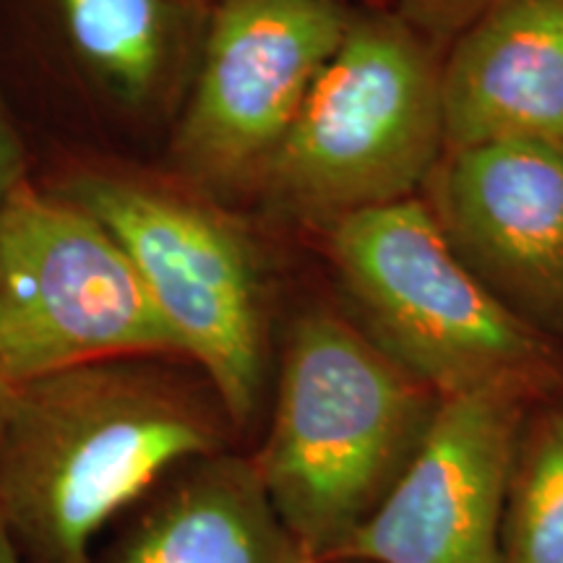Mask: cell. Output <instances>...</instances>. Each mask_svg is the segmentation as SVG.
I'll list each match as a JSON object with an SVG mask.
<instances>
[{
  "label": "cell",
  "mask_w": 563,
  "mask_h": 563,
  "mask_svg": "<svg viewBox=\"0 0 563 563\" xmlns=\"http://www.w3.org/2000/svg\"><path fill=\"white\" fill-rule=\"evenodd\" d=\"M173 363L118 357L11 386L0 519L24 563H89L112 519L186 464L228 452L217 394Z\"/></svg>",
  "instance_id": "obj_1"
},
{
  "label": "cell",
  "mask_w": 563,
  "mask_h": 563,
  "mask_svg": "<svg viewBox=\"0 0 563 563\" xmlns=\"http://www.w3.org/2000/svg\"><path fill=\"white\" fill-rule=\"evenodd\" d=\"M441 397L334 308H308L282 344L269 428L249 460L274 511L319 563L389 496Z\"/></svg>",
  "instance_id": "obj_2"
},
{
  "label": "cell",
  "mask_w": 563,
  "mask_h": 563,
  "mask_svg": "<svg viewBox=\"0 0 563 563\" xmlns=\"http://www.w3.org/2000/svg\"><path fill=\"white\" fill-rule=\"evenodd\" d=\"M443 53L389 5H355L256 194L327 232L344 217L420 196L446 152Z\"/></svg>",
  "instance_id": "obj_3"
},
{
  "label": "cell",
  "mask_w": 563,
  "mask_h": 563,
  "mask_svg": "<svg viewBox=\"0 0 563 563\" xmlns=\"http://www.w3.org/2000/svg\"><path fill=\"white\" fill-rule=\"evenodd\" d=\"M327 251L365 334L439 397L563 384V350L517 319L452 245L420 196L344 217Z\"/></svg>",
  "instance_id": "obj_4"
},
{
  "label": "cell",
  "mask_w": 563,
  "mask_h": 563,
  "mask_svg": "<svg viewBox=\"0 0 563 563\" xmlns=\"http://www.w3.org/2000/svg\"><path fill=\"white\" fill-rule=\"evenodd\" d=\"M70 199L97 217L139 272L183 363L245 431L264 399L262 269L245 232L211 203L125 175H81Z\"/></svg>",
  "instance_id": "obj_5"
},
{
  "label": "cell",
  "mask_w": 563,
  "mask_h": 563,
  "mask_svg": "<svg viewBox=\"0 0 563 563\" xmlns=\"http://www.w3.org/2000/svg\"><path fill=\"white\" fill-rule=\"evenodd\" d=\"M118 357L180 361L110 230L24 178L0 209V376L11 389Z\"/></svg>",
  "instance_id": "obj_6"
},
{
  "label": "cell",
  "mask_w": 563,
  "mask_h": 563,
  "mask_svg": "<svg viewBox=\"0 0 563 563\" xmlns=\"http://www.w3.org/2000/svg\"><path fill=\"white\" fill-rule=\"evenodd\" d=\"M350 0H214L201 63L173 139L203 194L256 191L308 91L347 32Z\"/></svg>",
  "instance_id": "obj_7"
},
{
  "label": "cell",
  "mask_w": 563,
  "mask_h": 563,
  "mask_svg": "<svg viewBox=\"0 0 563 563\" xmlns=\"http://www.w3.org/2000/svg\"><path fill=\"white\" fill-rule=\"evenodd\" d=\"M538 399L511 386L443 397L405 473L334 563H504L506 488Z\"/></svg>",
  "instance_id": "obj_8"
},
{
  "label": "cell",
  "mask_w": 563,
  "mask_h": 563,
  "mask_svg": "<svg viewBox=\"0 0 563 563\" xmlns=\"http://www.w3.org/2000/svg\"><path fill=\"white\" fill-rule=\"evenodd\" d=\"M420 199L467 269L563 350V146L443 152Z\"/></svg>",
  "instance_id": "obj_9"
},
{
  "label": "cell",
  "mask_w": 563,
  "mask_h": 563,
  "mask_svg": "<svg viewBox=\"0 0 563 563\" xmlns=\"http://www.w3.org/2000/svg\"><path fill=\"white\" fill-rule=\"evenodd\" d=\"M446 152L563 146V0H496L441 60Z\"/></svg>",
  "instance_id": "obj_10"
},
{
  "label": "cell",
  "mask_w": 563,
  "mask_h": 563,
  "mask_svg": "<svg viewBox=\"0 0 563 563\" xmlns=\"http://www.w3.org/2000/svg\"><path fill=\"white\" fill-rule=\"evenodd\" d=\"M89 563H319L266 498L249 454L203 456L167 477Z\"/></svg>",
  "instance_id": "obj_11"
},
{
  "label": "cell",
  "mask_w": 563,
  "mask_h": 563,
  "mask_svg": "<svg viewBox=\"0 0 563 563\" xmlns=\"http://www.w3.org/2000/svg\"><path fill=\"white\" fill-rule=\"evenodd\" d=\"M504 563H563V384L527 412L501 522Z\"/></svg>",
  "instance_id": "obj_12"
},
{
  "label": "cell",
  "mask_w": 563,
  "mask_h": 563,
  "mask_svg": "<svg viewBox=\"0 0 563 563\" xmlns=\"http://www.w3.org/2000/svg\"><path fill=\"white\" fill-rule=\"evenodd\" d=\"M175 0H58L74 51L125 100H144L170 45ZM183 9V5H180Z\"/></svg>",
  "instance_id": "obj_13"
},
{
  "label": "cell",
  "mask_w": 563,
  "mask_h": 563,
  "mask_svg": "<svg viewBox=\"0 0 563 563\" xmlns=\"http://www.w3.org/2000/svg\"><path fill=\"white\" fill-rule=\"evenodd\" d=\"M496 0H389V9L410 21L443 53L456 34Z\"/></svg>",
  "instance_id": "obj_14"
},
{
  "label": "cell",
  "mask_w": 563,
  "mask_h": 563,
  "mask_svg": "<svg viewBox=\"0 0 563 563\" xmlns=\"http://www.w3.org/2000/svg\"><path fill=\"white\" fill-rule=\"evenodd\" d=\"M21 180H24V152L16 131L0 108V209Z\"/></svg>",
  "instance_id": "obj_15"
},
{
  "label": "cell",
  "mask_w": 563,
  "mask_h": 563,
  "mask_svg": "<svg viewBox=\"0 0 563 563\" xmlns=\"http://www.w3.org/2000/svg\"><path fill=\"white\" fill-rule=\"evenodd\" d=\"M0 563H24L16 543H13L9 527L3 525V519H0Z\"/></svg>",
  "instance_id": "obj_16"
},
{
  "label": "cell",
  "mask_w": 563,
  "mask_h": 563,
  "mask_svg": "<svg viewBox=\"0 0 563 563\" xmlns=\"http://www.w3.org/2000/svg\"><path fill=\"white\" fill-rule=\"evenodd\" d=\"M175 3L183 5V9H194V11H199V9H207L209 3H214V0H175ZM350 3H352V0H350Z\"/></svg>",
  "instance_id": "obj_17"
},
{
  "label": "cell",
  "mask_w": 563,
  "mask_h": 563,
  "mask_svg": "<svg viewBox=\"0 0 563 563\" xmlns=\"http://www.w3.org/2000/svg\"><path fill=\"white\" fill-rule=\"evenodd\" d=\"M5 397H9V384L3 382V376H0V420H3V407H5Z\"/></svg>",
  "instance_id": "obj_18"
}]
</instances>
